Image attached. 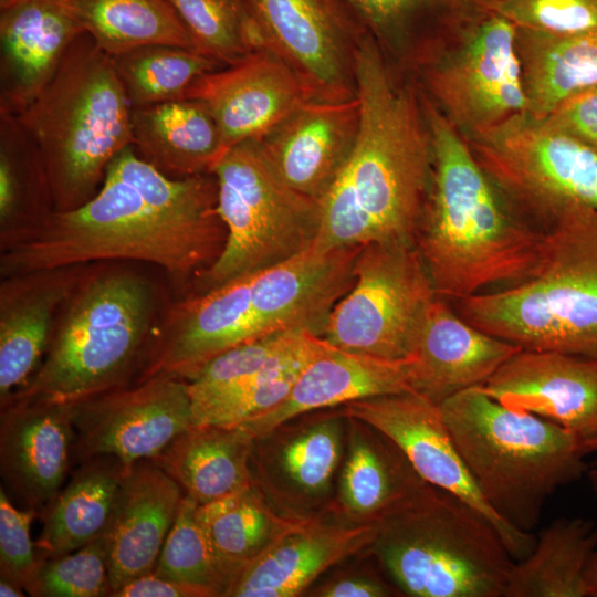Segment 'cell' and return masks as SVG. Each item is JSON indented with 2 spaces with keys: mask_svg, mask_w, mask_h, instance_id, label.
<instances>
[{
  "mask_svg": "<svg viewBox=\"0 0 597 597\" xmlns=\"http://www.w3.org/2000/svg\"><path fill=\"white\" fill-rule=\"evenodd\" d=\"M227 229L211 172L170 178L133 145L109 163L84 205L55 211L34 232L2 248L1 277L100 261H137L178 284L196 281L220 255Z\"/></svg>",
  "mask_w": 597,
  "mask_h": 597,
  "instance_id": "cell-1",
  "label": "cell"
},
{
  "mask_svg": "<svg viewBox=\"0 0 597 597\" xmlns=\"http://www.w3.org/2000/svg\"><path fill=\"white\" fill-rule=\"evenodd\" d=\"M376 39L354 50L359 122L353 148L318 201L314 245L415 241L433 163L431 129L418 83L398 77Z\"/></svg>",
  "mask_w": 597,
  "mask_h": 597,
  "instance_id": "cell-2",
  "label": "cell"
},
{
  "mask_svg": "<svg viewBox=\"0 0 597 597\" xmlns=\"http://www.w3.org/2000/svg\"><path fill=\"white\" fill-rule=\"evenodd\" d=\"M422 94L433 163L415 242L437 295L461 301L524 280L540 259L543 232L521 219L464 137Z\"/></svg>",
  "mask_w": 597,
  "mask_h": 597,
  "instance_id": "cell-3",
  "label": "cell"
},
{
  "mask_svg": "<svg viewBox=\"0 0 597 597\" xmlns=\"http://www.w3.org/2000/svg\"><path fill=\"white\" fill-rule=\"evenodd\" d=\"M540 218L548 228L533 272L459 301V314L522 349L597 359V210L569 202Z\"/></svg>",
  "mask_w": 597,
  "mask_h": 597,
  "instance_id": "cell-4",
  "label": "cell"
},
{
  "mask_svg": "<svg viewBox=\"0 0 597 597\" xmlns=\"http://www.w3.org/2000/svg\"><path fill=\"white\" fill-rule=\"evenodd\" d=\"M439 407L486 502L516 530L532 532L547 500L587 474L588 441L500 404L481 386L455 394Z\"/></svg>",
  "mask_w": 597,
  "mask_h": 597,
  "instance_id": "cell-5",
  "label": "cell"
},
{
  "mask_svg": "<svg viewBox=\"0 0 597 597\" xmlns=\"http://www.w3.org/2000/svg\"><path fill=\"white\" fill-rule=\"evenodd\" d=\"M132 112L113 59L81 33L46 86L13 114L41 154L55 211L97 192L109 163L133 144Z\"/></svg>",
  "mask_w": 597,
  "mask_h": 597,
  "instance_id": "cell-6",
  "label": "cell"
},
{
  "mask_svg": "<svg viewBox=\"0 0 597 597\" xmlns=\"http://www.w3.org/2000/svg\"><path fill=\"white\" fill-rule=\"evenodd\" d=\"M155 305L144 276L92 266L61 306L40 367L9 397L75 405L132 384L149 348Z\"/></svg>",
  "mask_w": 597,
  "mask_h": 597,
  "instance_id": "cell-7",
  "label": "cell"
},
{
  "mask_svg": "<svg viewBox=\"0 0 597 597\" xmlns=\"http://www.w3.org/2000/svg\"><path fill=\"white\" fill-rule=\"evenodd\" d=\"M370 548L415 597H504L514 562L483 514L428 483L379 522Z\"/></svg>",
  "mask_w": 597,
  "mask_h": 597,
  "instance_id": "cell-8",
  "label": "cell"
},
{
  "mask_svg": "<svg viewBox=\"0 0 597 597\" xmlns=\"http://www.w3.org/2000/svg\"><path fill=\"white\" fill-rule=\"evenodd\" d=\"M210 172L227 239L218 259L195 281V293L274 266L315 243L320 202L289 186L258 140L228 149Z\"/></svg>",
  "mask_w": 597,
  "mask_h": 597,
  "instance_id": "cell-9",
  "label": "cell"
},
{
  "mask_svg": "<svg viewBox=\"0 0 597 597\" xmlns=\"http://www.w3.org/2000/svg\"><path fill=\"white\" fill-rule=\"evenodd\" d=\"M353 272L354 283L333 307L322 337L348 352L409 357L438 297L416 242L362 245Z\"/></svg>",
  "mask_w": 597,
  "mask_h": 597,
  "instance_id": "cell-10",
  "label": "cell"
},
{
  "mask_svg": "<svg viewBox=\"0 0 597 597\" xmlns=\"http://www.w3.org/2000/svg\"><path fill=\"white\" fill-rule=\"evenodd\" d=\"M515 36L516 27L490 11L416 70L421 91L463 137L527 113Z\"/></svg>",
  "mask_w": 597,
  "mask_h": 597,
  "instance_id": "cell-11",
  "label": "cell"
},
{
  "mask_svg": "<svg viewBox=\"0 0 597 597\" xmlns=\"http://www.w3.org/2000/svg\"><path fill=\"white\" fill-rule=\"evenodd\" d=\"M464 139L517 208L537 217L569 202L597 210V148L527 114Z\"/></svg>",
  "mask_w": 597,
  "mask_h": 597,
  "instance_id": "cell-12",
  "label": "cell"
},
{
  "mask_svg": "<svg viewBox=\"0 0 597 597\" xmlns=\"http://www.w3.org/2000/svg\"><path fill=\"white\" fill-rule=\"evenodd\" d=\"M263 45L300 76L314 100L355 96L354 50L368 33L345 0H242Z\"/></svg>",
  "mask_w": 597,
  "mask_h": 597,
  "instance_id": "cell-13",
  "label": "cell"
},
{
  "mask_svg": "<svg viewBox=\"0 0 597 597\" xmlns=\"http://www.w3.org/2000/svg\"><path fill=\"white\" fill-rule=\"evenodd\" d=\"M192 425L187 380L157 375L74 405L73 464L102 455L154 460Z\"/></svg>",
  "mask_w": 597,
  "mask_h": 597,
  "instance_id": "cell-14",
  "label": "cell"
},
{
  "mask_svg": "<svg viewBox=\"0 0 597 597\" xmlns=\"http://www.w3.org/2000/svg\"><path fill=\"white\" fill-rule=\"evenodd\" d=\"M344 416L387 437L425 482L457 495L483 514L498 530L514 561L531 553L536 537L532 532L520 531L505 523L486 502L438 404L416 391H404L347 402Z\"/></svg>",
  "mask_w": 597,
  "mask_h": 597,
  "instance_id": "cell-15",
  "label": "cell"
},
{
  "mask_svg": "<svg viewBox=\"0 0 597 597\" xmlns=\"http://www.w3.org/2000/svg\"><path fill=\"white\" fill-rule=\"evenodd\" d=\"M185 98L209 111L226 153L240 143L260 140L312 97L296 72L263 46L202 75Z\"/></svg>",
  "mask_w": 597,
  "mask_h": 597,
  "instance_id": "cell-16",
  "label": "cell"
},
{
  "mask_svg": "<svg viewBox=\"0 0 597 597\" xmlns=\"http://www.w3.org/2000/svg\"><path fill=\"white\" fill-rule=\"evenodd\" d=\"M0 407L2 486L39 517L73 465L74 405L9 397Z\"/></svg>",
  "mask_w": 597,
  "mask_h": 597,
  "instance_id": "cell-17",
  "label": "cell"
},
{
  "mask_svg": "<svg viewBox=\"0 0 597 597\" xmlns=\"http://www.w3.org/2000/svg\"><path fill=\"white\" fill-rule=\"evenodd\" d=\"M500 404L549 420L590 442L597 436V359L520 349L481 386Z\"/></svg>",
  "mask_w": 597,
  "mask_h": 597,
  "instance_id": "cell-18",
  "label": "cell"
},
{
  "mask_svg": "<svg viewBox=\"0 0 597 597\" xmlns=\"http://www.w3.org/2000/svg\"><path fill=\"white\" fill-rule=\"evenodd\" d=\"M359 249L313 244L290 260L251 273L256 336L293 329L322 336L333 307L354 283Z\"/></svg>",
  "mask_w": 597,
  "mask_h": 597,
  "instance_id": "cell-19",
  "label": "cell"
},
{
  "mask_svg": "<svg viewBox=\"0 0 597 597\" xmlns=\"http://www.w3.org/2000/svg\"><path fill=\"white\" fill-rule=\"evenodd\" d=\"M358 122L356 96L343 101L311 98L258 142L289 186L320 201L353 148Z\"/></svg>",
  "mask_w": 597,
  "mask_h": 597,
  "instance_id": "cell-20",
  "label": "cell"
},
{
  "mask_svg": "<svg viewBox=\"0 0 597 597\" xmlns=\"http://www.w3.org/2000/svg\"><path fill=\"white\" fill-rule=\"evenodd\" d=\"M404 391H412L409 357L387 359L348 352L324 339L279 405L235 427L255 441L312 410Z\"/></svg>",
  "mask_w": 597,
  "mask_h": 597,
  "instance_id": "cell-21",
  "label": "cell"
},
{
  "mask_svg": "<svg viewBox=\"0 0 597 597\" xmlns=\"http://www.w3.org/2000/svg\"><path fill=\"white\" fill-rule=\"evenodd\" d=\"M88 264L3 276L0 283V401L23 388L46 353L61 306Z\"/></svg>",
  "mask_w": 597,
  "mask_h": 597,
  "instance_id": "cell-22",
  "label": "cell"
},
{
  "mask_svg": "<svg viewBox=\"0 0 597 597\" xmlns=\"http://www.w3.org/2000/svg\"><path fill=\"white\" fill-rule=\"evenodd\" d=\"M182 498L180 486L151 460L127 469L101 536L112 594L154 570Z\"/></svg>",
  "mask_w": 597,
  "mask_h": 597,
  "instance_id": "cell-23",
  "label": "cell"
},
{
  "mask_svg": "<svg viewBox=\"0 0 597 597\" xmlns=\"http://www.w3.org/2000/svg\"><path fill=\"white\" fill-rule=\"evenodd\" d=\"M520 349L475 327L438 296L409 356L411 389L440 405L482 386Z\"/></svg>",
  "mask_w": 597,
  "mask_h": 597,
  "instance_id": "cell-24",
  "label": "cell"
},
{
  "mask_svg": "<svg viewBox=\"0 0 597 597\" xmlns=\"http://www.w3.org/2000/svg\"><path fill=\"white\" fill-rule=\"evenodd\" d=\"M379 523L300 520L247 565L226 597H293L333 565L370 548Z\"/></svg>",
  "mask_w": 597,
  "mask_h": 597,
  "instance_id": "cell-25",
  "label": "cell"
},
{
  "mask_svg": "<svg viewBox=\"0 0 597 597\" xmlns=\"http://www.w3.org/2000/svg\"><path fill=\"white\" fill-rule=\"evenodd\" d=\"M83 32L59 0H19L1 9L0 113L25 108Z\"/></svg>",
  "mask_w": 597,
  "mask_h": 597,
  "instance_id": "cell-26",
  "label": "cell"
},
{
  "mask_svg": "<svg viewBox=\"0 0 597 597\" xmlns=\"http://www.w3.org/2000/svg\"><path fill=\"white\" fill-rule=\"evenodd\" d=\"M380 46L413 70L490 12L485 0H345Z\"/></svg>",
  "mask_w": 597,
  "mask_h": 597,
  "instance_id": "cell-27",
  "label": "cell"
},
{
  "mask_svg": "<svg viewBox=\"0 0 597 597\" xmlns=\"http://www.w3.org/2000/svg\"><path fill=\"white\" fill-rule=\"evenodd\" d=\"M253 444L240 427L191 425L151 461L202 505L254 484Z\"/></svg>",
  "mask_w": 597,
  "mask_h": 597,
  "instance_id": "cell-28",
  "label": "cell"
},
{
  "mask_svg": "<svg viewBox=\"0 0 597 597\" xmlns=\"http://www.w3.org/2000/svg\"><path fill=\"white\" fill-rule=\"evenodd\" d=\"M132 129L138 156L170 178L210 172L224 154L214 119L195 100L133 107Z\"/></svg>",
  "mask_w": 597,
  "mask_h": 597,
  "instance_id": "cell-29",
  "label": "cell"
},
{
  "mask_svg": "<svg viewBox=\"0 0 597 597\" xmlns=\"http://www.w3.org/2000/svg\"><path fill=\"white\" fill-rule=\"evenodd\" d=\"M77 465L39 515L42 530L35 543L42 558L67 554L103 535L128 469L109 455Z\"/></svg>",
  "mask_w": 597,
  "mask_h": 597,
  "instance_id": "cell-30",
  "label": "cell"
},
{
  "mask_svg": "<svg viewBox=\"0 0 597 597\" xmlns=\"http://www.w3.org/2000/svg\"><path fill=\"white\" fill-rule=\"evenodd\" d=\"M527 115L545 118L561 102L597 85V28L572 34L516 29Z\"/></svg>",
  "mask_w": 597,
  "mask_h": 597,
  "instance_id": "cell-31",
  "label": "cell"
},
{
  "mask_svg": "<svg viewBox=\"0 0 597 597\" xmlns=\"http://www.w3.org/2000/svg\"><path fill=\"white\" fill-rule=\"evenodd\" d=\"M597 551V523L561 517L543 528L531 553L514 561L504 597H587L585 573Z\"/></svg>",
  "mask_w": 597,
  "mask_h": 597,
  "instance_id": "cell-32",
  "label": "cell"
},
{
  "mask_svg": "<svg viewBox=\"0 0 597 597\" xmlns=\"http://www.w3.org/2000/svg\"><path fill=\"white\" fill-rule=\"evenodd\" d=\"M360 425L362 434L359 428L353 431L342 473L341 503L362 522L379 523L427 482L392 441L377 430L367 434Z\"/></svg>",
  "mask_w": 597,
  "mask_h": 597,
  "instance_id": "cell-33",
  "label": "cell"
},
{
  "mask_svg": "<svg viewBox=\"0 0 597 597\" xmlns=\"http://www.w3.org/2000/svg\"><path fill=\"white\" fill-rule=\"evenodd\" d=\"M54 212L34 140L15 115L0 113V249L38 230Z\"/></svg>",
  "mask_w": 597,
  "mask_h": 597,
  "instance_id": "cell-34",
  "label": "cell"
},
{
  "mask_svg": "<svg viewBox=\"0 0 597 597\" xmlns=\"http://www.w3.org/2000/svg\"><path fill=\"white\" fill-rule=\"evenodd\" d=\"M59 2L109 56L151 44L196 50L188 30L167 0Z\"/></svg>",
  "mask_w": 597,
  "mask_h": 597,
  "instance_id": "cell-35",
  "label": "cell"
},
{
  "mask_svg": "<svg viewBox=\"0 0 597 597\" xmlns=\"http://www.w3.org/2000/svg\"><path fill=\"white\" fill-rule=\"evenodd\" d=\"M196 515L218 555L238 576L247 565L300 521L273 513L254 484L198 505Z\"/></svg>",
  "mask_w": 597,
  "mask_h": 597,
  "instance_id": "cell-36",
  "label": "cell"
},
{
  "mask_svg": "<svg viewBox=\"0 0 597 597\" xmlns=\"http://www.w3.org/2000/svg\"><path fill=\"white\" fill-rule=\"evenodd\" d=\"M111 57L133 107L185 98L197 80L224 66L196 50L165 44Z\"/></svg>",
  "mask_w": 597,
  "mask_h": 597,
  "instance_id": "cell-37",
  "label": "cell"
},
{
  "mask_svg": "<svg viewBox=\"0 0 597 597\" xmlns=\"http://www.w3.org/2000/svg\"><path fill=\"white\" fill-rule=\"evenodd\" d=\"M307 332L293 329L264 335L207 362L187 381L192 423L202 412L241 389L264 367L293 349Z\"/></svg>",
  "mask_w": 597,
  "mask_h": 597,
  "instance_id": "cell-38",
  "label": "cell"
},
{
  "mask_svg": "<svg viewBox=\"0 0 597 597\" xmlns=\"http://www.w3.org/2000/svg\"><path fill=\"white\" fill-rule=\"evenodd\" d=\"M197 506L184 494L153 572L227 596L238 574L216 552L197 519Z\"/></svg>",
  "mask_w": 597,
  "mask_h": 597,
  "instance_id": "cell-39",
  "label": "cell"
},
{
  "mask_svg": "<svg viewBox=\"0 0 597 597\" xmlns=\"http://www.w3.org/2000/svg\"><path fill=\"white\" fill-rule=\"evenodd\" d=\"M342 451V425L321 419L284 436L272 455L273 473L295 498H314L328 489Z\"/></svg>",
  "mask_w": 597,
  "mask_h": 597,
  "instance_id": "cell-40",
  "label": "cell"
},
{
  "mask_svg": "<svg viewBox=\"0 0 597 597\" xmlns=\"http://www.w3.org/2000/svg\"><path fill=\"white\" fill-rule=\"evenodd\" d=\"M188 30L195 49L222 65L263 48L242 0H167Z\"/></svg>",
  "mask_w": 597,
  "mask_h": 597,
  "instance_id": "cell-41",
  "label": "cell"
},
{
  "mask_svg": "<svg viewBox=\"0 0 597 597\" xmlns=\"http://www.w3.org/2000/svg\"><path fill=\"white\" fill-rule=\"evenodd\" d=\"M24 590L33 597L111 596L102 538L67 554L42 558Z\"/></svg>",
  "mask_w": 597,
  "mask_h": 597,
  "instance_id": "cell-42",
  "label": "cell"
},
{
  "mask_svg": "<svg viewBox=\"0 0 597 597\" xmlns=\"http://www.w3.org/2000/svg\"><path fill=\"white\" fill-rule=\"evenodd\" d=\"M516 29L572 34L597 28V0H485Z\"/></svg>",
  "mask_w": 597,
  "mask_h": 597,
  "instance_id": "cell-43",
  "label": "cell"
},
{
  "mask_svg": "<svg viewBox=\"0 0 597 597\" xmlns=\"http://www.w3.org/2000/svg\"><path fill=\"white\" fill-rule=\"evenodd\" d=\"M38 513L14 505L0 488V578L13 582L23 589L42 559L30 527Z\"/></svg>",
  "mask_w": 597,
  "mask_h": 597,
  "instance_id": "cell-44",
  "label": "cell"
},
{
  "mask_svg": "<svg viewBox=\"0 0 597 597\" xmlns=\"http://www.w3.org/2000/svg\"><path fill=\"white\" fill-rule=\"evenodd\" d=\"M542 119L555 129L597 148V85L568 96Z\"/></svg>",
  "mask_w": 597,
  "mask_h": 597,
  "instance_id": "cell-45",
  "label": "cell"
},
{
  "mask_svg": "<svg viewBox=\"0 0 597 597\" xmlns=\"http://www.w3.org/2000/svg\"><path fill=\"white\" fill-rule=\"evenodd\" d=\"M205 587L190 585L154 572L140 575L115 590L111 597H216Z\"/></svg>",
  "mask_w": 597,
  "mask_h": 597,
  "instance_id": "cell-46",
  "label": "cell"
},
{
  "mask_svg": "<svg viewBox=\"0 0 597 597\" xmlns=\"http://www.w3.org/2000/svg\"><path fill=\"white\" fill-rule=\"evenodd\" d=\"M390 589L378 578L367 575L338 576L314 590L321 597H385Z\"/></svg>",
  "mask_w": 597,
  "mask_h": 597,
  "instance_id": "cell-47",
  "label": "cell"
},
{
  "mask_svg": "<svg viewBox=\"0 0 597 597\" xmlns=\"http://www.w3.org/2000/svg\"><path fill=\"white\" fill-rule=\"evenodd\" d=\"M587 597H597V551L593 554L585 573Z\"/></svg>",
  "mask_w": 597,
  "mask_h": 597,
  "instance_id": "cell-48",
  "label": "cell"
},
{
  "mask_svg": "<svg viewBox=\"0 0 597 597\" xmlns=\"http://www.w3.org/2000/svg\"><path fill=\"white\" fill-rule=\"evenodd\" d=\"M25 590L18 584L0 578V596L1 597H23Z\"/></svg>",
  "mask_w": 597,
  "mask_h": 597,
  "instance_id": "cell-49",
  "label": "cell"
},
{
  "mask_svg": "<svg viewBox=\"0 0 597 597\" xmlns=\"http://www.w3.org/2000/svg\"><path fill=\"white\" fill-rule=\"evenodd\" d=\"M590 451L591 453L597 454V436L590 442ZM587 476L589 480L590 488L594 494L597 496V457L594 463L589 465L588 471H587Z\"/></svg>",
  "mask_w": 597,
  "mask_h": 597,
  "instance_id": "cell-50",
  "label": "cell"
},
{
  "mask_svg": "<svg viewBox=\"0 0 597 597\" xmlns=\"http://www.w3.org/2000/svg\"><path fill=\"white\" fill-rule=\"evenodd\" d=\"M17 1H19V0H0V8L1 9L7 8V7L13 4Z\"/></svg>",
  "mask_w": 597,
  "mask_h": 597,
  "instance_id": "cell-51",
  "label": "cell"
}]
</instances>
